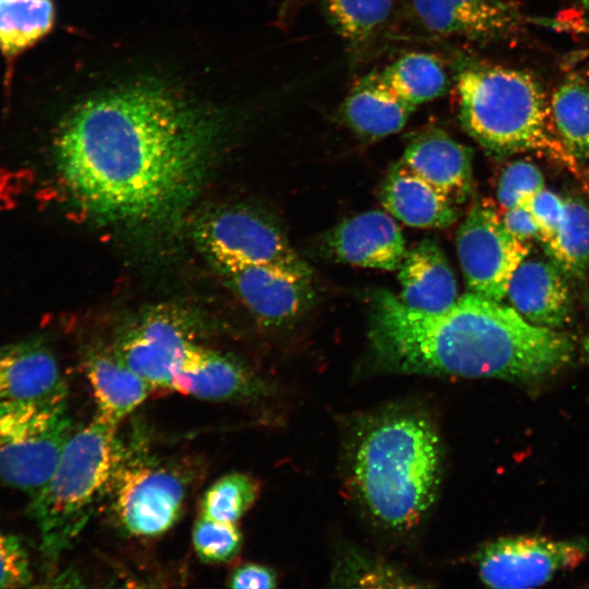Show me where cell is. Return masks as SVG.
Listing matches in <instances>:
<instances>
[{
  "mask_svg": "<svg viewBox=\"0 0 589 589\" xmlns=\"http://www.w3.org/2000/svg\"><path fill=\"white\" fill-rule=\"evenodd\" d=\"M216 119L158 85L95 96L64 120L57 166L74 202L95 218H161L190 194L217 132Z\"/></svg>",
  "mask_w": 589,
  "mask_h": 589,
  "instance_id": "1",
  "label": "cell"
},
{
  "mask_svg": "<svg viewBox=\"0 0 589 589\" xmlns=\"http://www.w3.org/2000/svg\"><path fill=\"white\" fill-rule=\"evenodd\" d=\"M369 345L399 373L527 382L545 353L544 330L513 306L468 292L442 312L408 309L386 289L373 291Z\"/></svg>",
  "mask_w": 589,
  "mask_h": 589,
  "instance_id": "2",
  "label": "cell"
},
{
  "mask_svg": "<svg viewBox=\"0 0 589 589\" xmlns=\"http://www.w3.org/2000/svg\"><path fill=\"white\" fill-rule=\"evenodd\" d=\"M350 482L358 502L380 526L405 531L435 502L442 447L431 419L406 408L363 420L349 448Z\"/></svg>",
  "mask_w": 589,
  "mask_h": 589,
  "instance_id": "3",
  "label": "cell"
},
{
  "mask_svg": "<svg viewBox=\"0 0 589 589\" xmlns=\"http://www.w3.org/2000/svg\"><path fill=\"white\" fill-rule=\"evenodd\" d=\"M464 130L492 157L536 152L566 166L576 160L560 140L546 95L530 73L467 62L456 76Z\"/></svg>",
  "mask_w": 589,
  "mask_h": 589,
  "instance_id": "4",
  "label": "cell"
},
{
  "mask_svg": "<svg viewBox=\"0 0 589 589\" xmlns=\"http://www.w3.org/2000/svg\"><path fill=\"white\" fill-rule=\"evenodd\" d=\"M120 437L97 416L72 432L47 483L31 496L28 513L39 532V550L56 563L74 543L97 503L106 496Z\"/></svg>",
  "mask_w": 589,
  "mask_h": 589,
  "instance_id": "5",
  "label": "cell"
},
{
  "mask_svg": "<svg viewBox=\"0 0 589 589\" xmlns=\"http://www.w3.org/2000/svg\"><path fill=\"white\" fill-rule=\"evenodd\" d=\"M193 477L188 465L154 454L144 431L134 429L120 438L106 493L116 525L130 537L165 533L178 521Z\"/></svg>",
  "mask_w": 589,
  "mask_h": 589,
  "instance_id": "6",
  "label": "cell"
},
{
  "mask_svg": "<svg viewBox=\"0 0 589 589\" xmlns=\"http://www.w3.org/2000/svg\"><path fill=\"white\" fill-rule=\"evenodd\" d=\"M73 431L67 401H0V481L36 494Z\"/></svg>",
  "mask_w": 589,
  "mask_h": 589,
  "instance_id": "7",
  "label": "cell"
},
{
  "mask_svg": "<svg viewBox=\"0 0 589 589\" xmlns=\"http://www.w3.org/2000/svg\"><path fill=\"white\" fill-rule=\"evenodd\" d=\"M199 249L217 269L266 264L312 276L272 220L249 208H228L202 217L194 227Z\"/></svg>",
  "mask_w": 589,
  "mask_h": 589,
  "instance_id": "8",
  "label": "cell"
},
{
  "mask_svg": "<svg viewBox=\"0 0 589 589\" xmlns=\"http://www.w3.org/2000/svg\"><path fill=\"white\" fill-rule=\"evenodd\" d=\"M200 327L187 311L159 306L147 311L116 339L112 350L151 385L170 389L194 349Z\"/></svg>",
  "mask_w": 589,
  "mask_h": 589,
  "instance_id": "9",
  "label": "cell"
},
{
  "mask_svg": "<svg viewBox=\"0 0 589 589\" xmlns=\"http://www.w3.org/2000/svg\"><path fill=\"white\" fill-rule=\"evenodd\" d=\"M456 249L469 291L494 301L506 297L514 272L529 253L528 242L516 239L485 200L473 202Z\"/></svg>",
  "mask_w": 589,
  "mask_h": 589,
  "instance_id": "10",
  "label": "cell"
},
{
  "mask_svg": "<svg viewBox=\"0 0 589 589\" xmlns=\"http://www.w3.org/2000/svg\"><path fill=\"white\" fill-rule=\"evenodd\" d=\"M588 554L589 539L506 537L485 544L477 554V566L481 580L492 588H534L574 568Z\"/></svg>",
  "mask_w": 589,
  "mask_h": 589,
  "instance_id": "11",
  "label": "cell"
},
{
  "mask_svg": "<svg viewBox=\"0 0 589 589\" xmlns=\"http://www.w3.org/2000/svg\"><path fill=\"white\" fill-rule=\"evenodd\" d=\"M243 305L266 326H285L315 301L313 276L288 268L250 264L217 268Z\"/></svg>",
  "mask_w": 589,
  "mask_h": 589,
  "instance_id": "12",
  "label": "cell"
},
{
  "mask_svg": "<svg viewBox=\"0 0 589 589\" xmlns=\"http://www.w3.org/2000/svg\"><path fill=\"white\" fill-rule=\"evenodd\" d=\"M410 19L438 37L492 41L517 33L525 23L513 0H408Z\"/></svg>",
  "mask_w": 589,
  "mask_h": 589,
  "instance_id": "13",
  "label": "cell"
},
{
  "mask_svg": "<svg viewBox=\"0 0 589 589\" xmlns=\"http://www.w3.org/2000/svg\"><path fill=\"white\" fill-rule=\"evenodd\" d=\"M318 249L330 261L384 271L399 268L407 252L399 226L382 211L342 220L321 237Z\"/></svg>",
  "mask_w": 589,
  "mask_h": 589,
  "instance_id": "14",
  "label": "cell"
},
{
  "mask_svg": "<svg viewBox=\"0 0 589 589\" xmlns=\"http://www.w3.org/2000/svg\"><path fill=\"white\" fill-rule=\"evenodd\" d=\"M68 387L50 347L40 337L0 347V401H67Z\"/></svg>",
  "mask_w": 589,
  "mask_h": 589,
  "instance_id": "15",
  "label": "cell"
},
{
  "mask_svg": "<svg viewBox=\"0 0 589 589\" xmlns=\"http://www.w3.org/2000/svg\"><path fill=\"white\" fill-rule=\"evenodd\" d=\"M170 389L212 401L253 400L267 394L265 383L231 354L197 346Z\"/></svg>",
  "mask_w": 589,
  "mask_h": 589,
  "instance_id": "16",
  "label": "cell"
},
{
  "mask_svg": "<svg viewBox=\"0 0 589 589\" xmlns=\"http://www.w3.org/2000/svg\"><path fill=\"white\" fill-rule=\"evenodd\" d=\"M401 161L455 204L472 192V151L440 129L413 136Z\"/></svg>",
  "mask_w": 589,
  "mask_h": 589,
  "instance_id": "17",
  "label": "cell"
},
{
  "mask_svg": "<svg viewBox=\"0 0 589 589\" xmlns=\"http://www.w3.org/2000/svg\"><path fill=\"white\" fill-rule=\"evenodd\" d=\"M506 297L536 326L556 329L570 321L572 298L566 277L551 261L524 260L509 280Z\"/></svg>",
  "mask_w": 589,
  "mask_h": 589,
  "instance_id": "18",
  "label": "cell"
},
{
  "mask_svg": "<svg viewBox=\"0 0 589 589\" xmlns=\"http://www.w3.org/2000/svg\"><path fill=\"white\" fill-rule=\"evenodd\" d=\"M398 269V298L408 309L435 313L456 302L454 272L435 241L423 239L407 251Z\"/></svg>",
  "mask_w": 589,
  "mask_h": 589,
  "instance_id": "19",
  "label": "cell"
},
{
  "mask_svg": "<svg viewBox=\"0 0 589 589\" xmlns=\"http://www.w3.org/2000/svg\"><path fill=\"white\" fill-rule=\"evenodd\" d=\"M84 371L97 406L96 416L117 428L155 388L129 369L111 348L98 347L87 352Z\"/></svg>",
  "mask_w": 589,
  "mask_h": 589,
  "instance_id": "20",
  "label": "cell"
},
{
  "mask_svg": "<svg viewBox=\"0 0 589 589\" xmlns=\"http://www.w3.org/2000/svg\"><path fill=\"white\" fill-rule=\"evenodd\" d=\"M380 197L394 217L411 227L446 228L458 218L456 204L401 160L390 169Z\"/></svg>",
  "mask_w": 589,
  "mask_h": 589,
  "instance_id": "21",
  "label": "cell"
},
{
  "mask_svg": "<svg viewBox=\"0 0 589 589\" xmlns=\"http://www.w3.org/2000/svg\"><path fill=\"white\" fill-rule=\"evenodd\" d=\"M416 106L395 93L381 77H362L340 108L344 123L364 140H377L400 131Z\"/></svg>",
  "mask_w": 589,
  "mask_h": 589,
  "instance_id": "22",
  "label": "cell"
},
{
  "mask_svg": "<svg viewBox=\"0 0 589 589\" xmlns=\"http://www.w3.org/2000/svg\"><path fill=\"white\" fill-rule=\"evenodd\" d=\"M383 81L406 101L417 106L444 95L449 86L446 69L426 52H408L380 72Z\"/></svg>",
  "mask_w": 589,
  "mask_h": 589,
  "instance_id": "23",
  "label": "cell"
},
{
  "mask_svg": "<svg viewBox=\"0 0 589 589\" xmlns=\"http://www.w3.org/2000/svg\"><path fill=\"white\" fill-rule=\"evenodd\" d=\"M543 247L566 278L585 277L589 268V207L582 200H565L563 218Z\"/></svg>",
  "mask_w": 589,
  "mask_h": 589,
  "instance_id": "24",
  "label": "cell"
},
{
  "mask_svg": "<svg viewBox=\"0 0 589 589\" xmlns=\"http://www.w3.org/2000/svg\"><path fill=\"white\" fill-rule=\"evenodd\" d=\"M55 22L51 0H0V50L13 58L43 38Z\"/></svg>",
  "mask_w": 589,
  "mask_h": 589,
  "instance_id": "25",
  "label": "cell"
},
{
  "mask_svg": "<svg viewBox=\"0 0 589 589\" xmlns=\"http://www.w3.org/2000/svg\"><path fill=\"white\" fill-rule=\"evenodd\" d=\"M551 112L560 140L575 160L589 158V86L570 79L552 95Z\"/></svg>",
  "mask_w": 589,
  "mask_h": 589,
  "instance_id": "26",
  "label": "cell"
},
{
  "mask_svg": "<svg viewBox=\"0 0 589 589\" xmlns=\"http://www.w3.org/2000/svg\"><path fill=\"white\" fill-rule=\"evenodd\" d=\"M322 3L335 32L346 41L359 45L383 27L397 0H322Z\"/></svg>",
  "mask_w": 589,
  "mask_h": 589,
  "instance_id": "27",
  "label": "cell"
},
{
  "mask_svg": "<svg viewBox=\"0 0 589 589\" xmlns=\"http://www.w3.org/2000/svg\"><path fill=\"white\" fill-rule=\"evenodd\" d=\"M259 492L253 477L242 472L225 474L205 490L200 502L201 515L237 522L255 503Z\"/></svg>",
  "mask_w": 589,
  "mask_h": 589,
  "instance_id": "28",
  "label": "cell"
},
{
  "mask_svg": "<svg viewBox=\"0 0 589 589\" xmlns=\"http://www.w3.org/2000/svg\"><path fill=\"white\" fill-rule=\"evenodd\" d=\"M192 543L202 562L224 564L238 556L242 548V533L236 522L201 515L193 526Z\"/></svg>",
  "mask_w": 589,
  "mask_h": 589,
  "instance_id": "29",
  "label": "cell"
},
{
  "mask_svg": "<svg viewBox=\"0 0 589 589\" xmlns=\"http://www.w3.org/2000/svg\"><path fill=\"white\" fill-rule=\"evenodd\" d=\"M544 189V177L532 163L516 160L506 166L497 185V199L505 208L526 204Z\"/></svg>",
  "mask_w": 589,
  "mask_h": 589,
  "instance_id": "30",
  "label": "cell"
},
{
  "mask_svg": "<svg viewBox=\"0 0 589 589\" xmlns=\"http://www.w3.org/2000/svg\"><path fill=\"white\" fill-rule=\"evenodd\" d=\"M33 580L31 561L23 542L0 524V588H20Z\"/></svg>",
  "mask_w": 589,
  "mask_h": 589,
  "instance_id": "31",
  "label": "cell"
},
{
  "mask_svg": "<svg viewBox=\"0 0 589 589\" xmlns=\"http://www.w3.org/2000/svg\"><path fill=\"white\" fill-rule=\"evenodd\" d=\"M524 205L531 211L540 228V241L546 242L554 235L563 218L565 200L542 189Z\"/></svg>",
  "mask_w": 589,
  "mask_h": 589,
  "instance_id": "32",
  "label": "cell"
},
{
  "mask_svg": "<svg viewBox=\"0 0 589 589\" xmlns=\"http://www.w3.org/2000/svg\"><path fill=\"white\" fill-rule=\"evenodd\" d=\"M277 582L276 574L267 566L247 563L238 566L228 579V586L235 589H269Z\"/></svg>",
  "mask_w": 589,
  "mask_h": 589,
  "instance_id": "33",
  "label": "cell"
},
{
  "mask_svg": "<svg viewBox=\"0 0 589 589\" xmlns=\"http://www.w3.org/2000/svg\"><path fill=\"white\" fill-rule=\"evenodd\" d=\"M503 223L507 230L522 242L540 240V228L531 211L525 205L506 209Z\"/></svg>",
  "mask_w": 589,
  "mask_h": 589,
  "instance_id": "34",
  "label": "cell"
},
{
  "mask_svg": "<svg viewBox=\"0 0 589 589\" xmlns=\"http://www.w3.org/2000/svg\"><path fill=\"white\" fill-rule=\"evenodd\" d=\"M580 12L585 25L589 28V0H580Z\"/></svg>",
  "mask_w": 589,
  "mask_h": 589,
  "instance_id": "35",
  "label": "cell"
},
{
  "mask_svg": "<svg viewBox=\"0 0 589 589\" xmlns=\"http://www.w3.org/2000/svg\"><path fill=\"white\" fill-rule=\"evenodd\" d=\"M584 350L589 362V336L584 341Z\"/></svg>",
  "mask_w": 589,
  "mask_h": 589,
  "instance_id": "36",
  "label": "cell"
}]
</instances>
